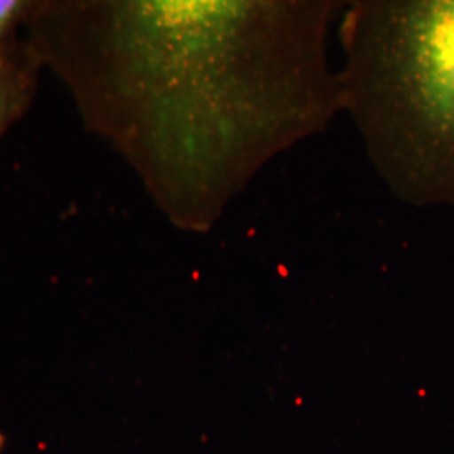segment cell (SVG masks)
Instances as JSON below:
<instances>
[{"label":"cell","instance_id":"obj_4","mask_svg":"<svg viewBox=\"0 0 454 454\" xmlns=\"http://www.w3.org/2000/svg\"><path fill=\"white\" fill-rule=\"evenodd\" d=\"M33 2L27 0H0V48L7 44L17 26L26 20Z\"/></svg>","mask_w":454,"mask_h":454},{"label":"cell","instance_id":"obj_1","mask_svg":"<svg viewBox=\"0 0 454 454\" xmlns=\"http://www.w3.org/2000/svg\"><path fill=\"white\" fill-rule=\"evenodd\" d=\"M332 2H33L41 65L69 86L168 221L206 232L276 155L341 110Z\"/></svg>","mask_w":454,"mask_h":454},{"label":"cell","instance_id":"obj_2","mask_svg":"<svg viewBox=\"0 0 454 454\" xmlns=\"http://www.w3.org/2000/svg\"><path fill=\"white\" fill-rule=\"evenodd\" d=\"M341 110L407 204L454 206V0H362L340 27Z\"/></svg>","mask_w":454,"mask_h":454},{"label":"cell","instance_id":"obj_3","mask_svg":"<svg viewBox=\"0 0 454 454\" xmlns=\"http://www.w3.org/2000/svg\"><path fill=\"white\" fill-rule=\"evenodd\" d=\"M41 66L27 41L11 39L0 48V135L27 112Z\"/></svg>","mask_w":454,"mask_h":454},{"label":"cell","instance_id":"obj_5","mask_svg":"<svg viewBox=\"0 0 454 454\" xmlns=\"http://www.w3.org/2000/svg\"><path fill=\"white\" fill-rule=\"evenodd\" d=\"M5 444H7V438H5V434L0 431V453L4 451V448H5Z\"/></svg>","mask_w":454,"mask_h":454}]
</instances>
